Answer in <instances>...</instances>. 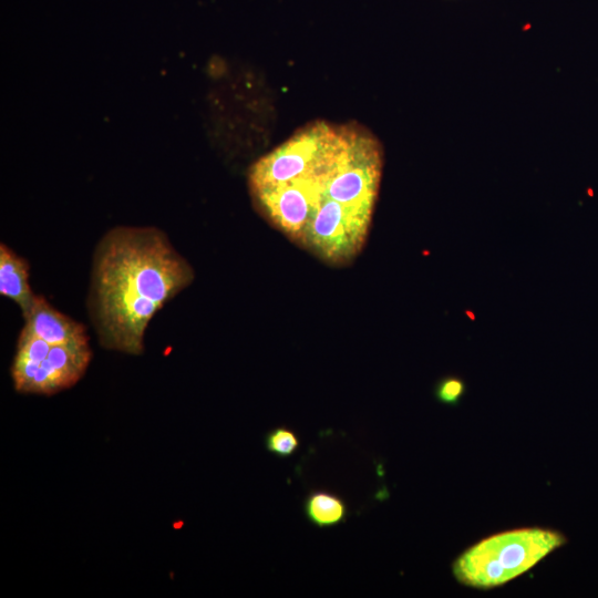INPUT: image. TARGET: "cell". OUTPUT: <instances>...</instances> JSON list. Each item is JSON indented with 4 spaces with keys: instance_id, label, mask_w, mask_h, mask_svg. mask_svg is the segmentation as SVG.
Masks as SVG:
<instances>
[{
    "instance_id": "obj_1",
    "label": "cell",
    "mask_w": 598,
    "mask_h": 598,
    "mask_svg": "<svg viewBox=\"0 0 598 598\" xmlns=\"http://www.w3.org/2000/svg\"><path fill=\"white\" fill-rule=\"evenodd\" d=\"M382 167V146L369 130L312 121L251 165L248 188L274 227L343 266L367 240Z\"/></svg>"
},
{
    "instance_id": "obj_2",
    "label": "cell",
    "mask_w": 598,
    "mask_h": 598,
    "mask_svg": "<svg viewBox=\"0 0 598 598\" xmlns=\"http://www.w3.org/2000/svg\"><path fill=\"white\" fill-rule=\"evenodd\" d=\"M192 265L156 227L118 226L93 251L86 307L101 347L144 352L155 315L194 280Z\"/></svg>"
},
{
    "instance_id": "obj_3",
    "label": "cell",
    "mask_w": 598,
    "mask_h": 598,
    "mask_svg": "<svg viewBox=\"0 0 598 598\" xmlns=\"http://www.w3.org/2000/svg\"><path fill=\"white\" fill-rule=\"evenodd\" d=\"M566 542L560 532L543 527L501 532L465 549L452 573L464 586L491 589L525 574Z\"/></svg>"
},
{
    "instance_id": "obj_4",
    "label": "cell",
    "mask_w": 598,
    "mask_h": 598,
    "mask_svg": "<svg viewBox=\"0 0 598 598\" xmlns=\"http://www.w3.org/2000/svg\"><path fill=\"white\" fill-rule=\"evenodd\" d=\"M92 359L90 346H52L39 363L13 358V388L23 394L52 395L72 388L84 375Z\"/></svg>"
},
{
    "instance_id": "obj_5",
    "label": "cell",
    "mask_w": 598,
    "mask_h": 598,
    "mask_svg": "<svg viewBox=\"0 0 598 598\" xmlns=\"http://www.w3.org/2000/svg\"><path fill=\"white\" fill-rule=\"evenodd\" d=\"M24 320L23 328L51 346H90L84 324L56 310L42 295Z\"/></svg>"
},
{
    "instance_id": "obj_6",
    "label": "cell",
    "mask_w": 598,
    "mask_h": 598,
    "mask_svg": "<svg viewBox=\"0 0 598 598\" xmlns=\"http://www.w3.org/2000/svg\"><path fill=\"white\" fill-rule=\"evenodd\" d=\"M30 264L7 244H0V295L6 297L21 310L22 318L30 313L37 295L29 281Z\"/></svg>"
},
{
    "instance_id": "obj_7",
    "label": "cell",
    "mask_w": 598,
    "mask_h": 598,
    "mask_svg": "<svg viewBox=\"0 0 598 598\" xmlns=\"http://www.w3.org/2000/svg\"><path fill=\"white\" fill-rule=\"evenodd\" d=\"M303 512L312 525L329 528L343 523L348 515L344 499L326 489L310 492L303 502Z\"/></svg>"
},
{
    "instance_id": "obj_8",
    "label": "cell",
    "mask_w": 598,
    "mask_h": 598,
    "mask_svg": "<svg viewBox=\"0 0 598 598\" xmlns=\"http://www.w3.org/2000/svg\"><path fill=\"white\" fill-rule=\"evenodd\" d=\"M265 445L271 454L288 457L299 447V437L290 427L277 426L267 433Z\"/></svg>"
},
{
    "instance_id": "obj_9",
    "label": "cell",
    "mask_w": 598,
    "mask_h": 598,
    "mask_svg": "<svg viewBox=\"0 0 598 598\" xmlns=\"http://www.w3.org/2000/svg\"><path fill=\"white\" fill-rule=\"evenodd\" d=\"M466 390L465 382L457 377H445L435 385V398L443 404L456 405Z\"/></svg>"
}]
</instances>
